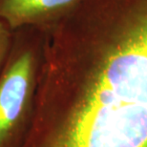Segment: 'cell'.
Segmentation results:
<instances>
[{"instance_id":"2","label":"cell","mask_w":147,"mask_h":147,"mask_svg":"<svg viewBox=\"0 0 147 147\" xmlns=\"http://www.w3.org/2000/svg\"><path fill=\"white\" fill-rule=\"evenodd\" d=\"M80 0H0V19L13 32L40 28L58 18Z\"/></svg>"},{"instance_id":"3","label":"cell","mask_w":147,"mask_h":147,"mask_svg":"<svg viewBox=\"0 0 147 147\" xmlns=\"http://www.w3.org/2000/svg\"><path fill=\"white\" fill-rule=\"evenodd\" d=\"M13 34L4 21L0 19V73L10 54L13 40Z\"/></svg>"},{"instance_id":"1","label":"cell","mask_w":147,"mask_h":147,"mask_svg":"<svg viewBox=\"0 0 147 147\" xmlns=\"http://www.w3.org/2000/svg\"><path fill=\"white\" fill-rule=\"evenodd\" d=\"M39 28L14 32L9 57L0 73V147H14L33 109L40 62Z\"/></svg>"}]
</instances>
